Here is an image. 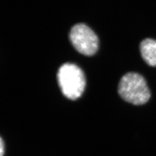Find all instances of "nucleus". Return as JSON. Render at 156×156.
Segmentation results:
<instances>
[{
	"mask_svg": "<svg viewBox=\"0 0 156 156\" xmlns=\"http://www.w3.org/2000/svg\"><path fill=\"white\" fill-rule=\"evenodd\" d=\"M69 39L76 50L85 56H92L98 50L99 42L97 36L84 24H77L71 28Z\"/></svg>",
	"mask_w": 156,
	"mask_h": 156,
	"instance_id": "7ed1b4c3",
	"label": "nucleus"
},
{
	"mask_svg": "<svg viewBox=\"0 0 156 156\" xmlns=\"http://www.w3.org/2000/svg\"><path fill=\"white\" fill-rule=\"evenodd\" d=\"M5 153V144L2 138L0 140V156H3Z\"/></svg>",
	"mask_w": 156,
	"mask_h": 156,
	"instance_id": "39448f33",
	"label": "nucleus"
},
{
	"mask_svg": "<svg viewBox=\"0 0 156 156\" xmlns=\"http://www.w3.org/2000/svg\"><path fill=\"white\" fill-rule=\"evenodd\" d=\"M140 51L142 58L149 66L156 67V40L146 38L140 44Z\"/></svg>",
	"mask_w": 156,
	"mask_h": 156,
	"instance_id": "20e7f679",
	"label": "nucleus"
},
{
	"mask_svg": "<svg viewBox=\"0 0 156 156\" xmlns=\"http://www.w3.org/2000/svg\"><path fill=\"white\" fill-rule=\"evenodd\" d=\"M57 77L62 93L67 98L76 100L83 93L86 78L83 71L76 65L64 64L59 68Z\"/></svg>",
	"mask_w": 156,
	"mask_h": 156,
	"instance_id": "f03ea898",
	"label": "nucleus"
},
{
	"mask_svg": "<svg viewBox=\"0 0 156 156\" xmlns=\"http://www.w3.org/2000/svg\"><path fill=\"white\" fill-rule=\"evenodd\" d=\"M118 93L125 101L136 106L145 104L151 97L145 78L136 73H127L121 78Z\"/></svg>",
	"mask_w": 156,
	"mask_h": 156,
	"instance_id": "f257e3e1",
	"label": "nucleus"
}]
</instances>
